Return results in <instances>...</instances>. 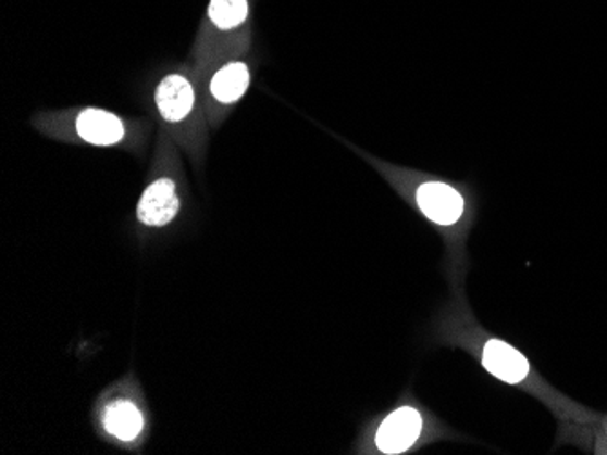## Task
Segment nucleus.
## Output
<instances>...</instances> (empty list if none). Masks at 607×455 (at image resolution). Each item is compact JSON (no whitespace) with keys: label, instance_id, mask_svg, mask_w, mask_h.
Listing matches in <instances>:
<instances>
[{"label":"nucleus","instance_id":"obj_1","mask_svg":"<svg viewBox=\"0 0 607 455\" xmlns=\"http://www.w3.org/2000/svg\"><path fill=\"white\" fill-rule=\"evenodd\" d=\"M181 198L172 178L151 181L138 200L137 218L146 227H164L177 218Z\"/></svg>","mask_w":607,"mask_h":455},{"label":"nucleus","instance_id":"obj_2","mask_svg":"<svg viewBox=\"0 0 607 455\" xmlns=\"http://www.w3.org/2000/svg\"><path fill=\"white\" fill-rule=\"evenodd\" d=\"M422 432V416L411 406H400L376 430V448L382 454H402L411 448Z\"/></svg>","mask_w":607,"mask_h":455},{"label":"nucleus","instance_id":"obj_3","mask_svg":"<svg viewBox=\"0 0 607 455\" xmlns=\"http://www.w3.org/2000/svg\"><path fill=\"white\" fill-rule=\"evenodd\" d=\"M417 202L422 213L435 224H455L464 213V200L459 191L441 181L422 184L417 191Z\"/></svg>","mask_w":607,"mask_h":455},{"label":"nucleus","instance_id":"obj_4","mask_svg":"<svg viewBox=\"0 0 607 455\" xmlns=\"http://www.w3.org/2000/svg\"><path fill=\"white\" fill-rule=\"evenodd\" d=\"M157 110L166 122H183L195 105V89L184 75H168L156 91Z\"/></svg>","mask_w":607,"mask_h":455},{"label":"nucleus","instance_id":"obj_5","mask_svg":"<svg viewBox=\"0 0 607 455\" xmlns=\"http://www.w3.org/2000/svg\"><path fill=\"white\" fill-rule=\"evenodd\" d=\"M487 372L506 383H520L530 374V363L517 349L500 340H490L482 352Z\"/></svg>","mask_w":607,"mask_h":455},{"label":"nucleus","instance_id":"obj_6","mask_svg":"<svg viewBox=\"0 0 607 455\" xmlns=\"http://www.w3.org/2000/svg\"><path fill=\"white\" fill-rule=\"evenodd\" d=\"M75 127H77L78 137L83 138L84 142L94 143L100 148L115 146L126 135L121 118L102 110L83 111L77 116Z\"/></svg>","mask_w":607,"mask_h":455},{"label":"nucleus","instance_id":"obj_7","mask_svg":"<svg viewBox=\"0 0 607 455\" xmlns=\"http://www.w3.org/2000/svg\"><path fill=\"white\" fill-rule=\"evenodd\" d=\"M249 88V69L244 62H232L221 67L211 78L210 91L221 104H235Z\"/></svg>","mask_w":607,"mask_h":455},{"label":"nucleus","instance_id":"obj_8","mask_svg":"<svg viewBox=\"0 0 607 455\" xmlns=\"http://www.w3.org/2000/svg\"><path fill=\"white\" fill-rule=\"evenodd\" d=\"M104 428L113 438L133 441L143 432L144 417L132 401H115L106 408Z\"/></svg>","mask_w":607,"mask_h":455},{"label":"nucleus","instance_id":"obj_9","mask_svg":"<svg viewBox=\"0 0 607 455\" xmlns=\"http://www.w3.org/2000/svg\"><path fill=\"white\" fill-rule=\"evenodd\" d=\"M208 15L219 29L238 28L248 18V0H211Z\"/></svg>","mask_w":607,"mask_h":455}]
</instances>
